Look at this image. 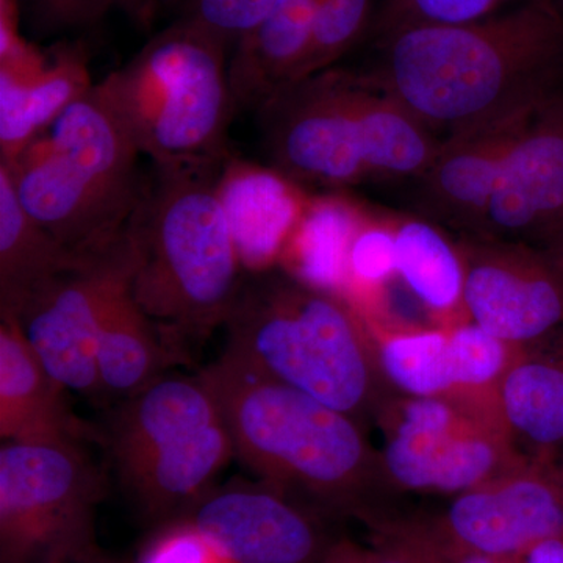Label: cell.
<instances>
[{
    "mask_svg": "<svg viewBox=\"0 0 563 563\" xmlns=\"http://www.w3.org/2000/svg\"><path fill=\"white\" fill-rule=\"evenodd\" d=\"M532 114V113H531ZM528 117L443 140L439 154L415 181L421 218L459 236H481L504 162Z\"/></svg>",
    "mask_w": 563,
    "mask_h": 563,
    "instance_id": "cell-16",
    "label": "cell"
},
{
    "mask_svg": "<svg viewBox=\"0 0 563 563\" xmlns=\"http://www.w3.org/2000/svg\"><path fill=\"white\" fill-rule=\"evenodd\" d=\"M369 525L376 533L366 563H453L454 553L432 521L379 517Z\"/></svg>",
    "mask_w": 563,
    "mask_h": 563,
    "instance_id": "cell-27",
    "label": "cell"
},
{
    "mask_svg": "<svg viewBox=\"0 0 563 563\" xmlns=\"http://www.w3.org/2000/svg\"><path fill=\"white\" fill-rule=\"evenodd\" d=\"M551 462H553L555 474H558L559 479L563 484V453L555 455V457L551 459Z\"/></svg>",
    "mask_w": 563,
    "mask_h": 563,
    "instance_id": "cell-36",
    "label": "cell"
},
{
    "mask_svg": "<svg viewBox=\"0 0 563 563\" xmlns=\"http://www.w3.org/2000/svg\"><path fill=\"white\" fill-rule=\"evenodd\" d=\"M229 47L185 21L158 33L99 88L154 166H220L235 103Z\"/></svg>",
    "mask_w": 563,
    "mask_h": 563,
    "instance_id": "cell-7",
    "label": "cell"
},
{
    "mask_svg": "<svg viewBox=\"0 0 563 563\" xmlns=\"http://www.w3.org/2000/svg\"><path fill=\"white\" fill-rule=\"evenodd\" d=\"M366 70L440 140L520 120L563 92V9L528 0L461 25L377 41Z\"/></svg>",
    "mask_w": 563,
    "mask_h": 563,
    "instance_id": "cell-1",
    "label": "cell"
},
{
    "mask_svg": "<svg viewBox=\"0 0 563 563\" xmlns=\"http://www.w3.org/2000/svg\"><path fill=\"white\" fill-rule=\"evenodd\" d=\"M44 21L68 25L90 18V0H33Z\"/></svg>",
    "mask_w": 563,
    "mask_h": 563,
    "instance_id": "cell-30",
    "label": "cell"
},
{
    "mask_svg": "<svg viewBox=\"0 0 563 563\" xmlns=\"http://www.w3.org/2000/svg\"><path fill=\"white\" fill-rule=\"evenodd\" d=\"M279 0H185L181 20L233 47L269 13Z\"/></svg>",
    "mask_w": 563,
    "mask_h": 563,
    "instance_id": "cell-28",
    "label": "cell"
},
{
    "mask_svg": "<svg viewBox=\"0 0 563 563\" xmlns=\"http://www.w3.org/2000/svg\"><path fill=\"white\" fill-rule=\"evenodd\" d=\"M350 273L368 291L380 290L396 276L393 224L366 225L355 233L350 252Z\"/></svg>",
    "mask_w": 563,
    "mask_h": 563,
    "instance_id": "cell-29",
    "label": "cell"
},
{
    "mask_svg": "<svg viewBox=\"0 0 563 563\" xmlns=\"http://www.w3.org/2000/svg\"><path fill=\"white\" fill-rule=\"evenodd\" d=\"M318 0H279L272 13L236 41L229 58L235 110L261 111L298 79L310 44Z\"/></svg>",
    "mask_w": 563,
    "mask_h": 563,
    "instance_id": "cell-19",
    "label": "cell"
},
{
    "mask_svg": "<svg viewBox=\"0 0 563 563\" xmlns=\"http://www.w3.org/2000/svg\"><path fill=\"white\" fill-rule=\"evenodd\" d=\"M222 357L350 415L366 428L391 395L365 318L342 292L287 272L244 277Z\"/></svg>",
    "mask_w": 563,
    "mask_h": 563,
    "instance_id": "cell-4",
    "label": "cell"
},
{
    "mask_svg": "<svg viewBox=\"0 0 563 563\" xmlns=\"http://www.w3.org/2000/svg\"><path fill=\"white\" fill-rule=\"evenodd\" d=\"M150 3V0H90V18L95 14H101L111 7H120V9L140 11Z\"/></svg>",
    "mask_w": 563,
    "mask_h": 563,
    "instance_id": "cell-33",
    "label": "cell"
},
{
    "mask_svg": "<svg viewBox=\"0 0 563 563\" xmlns=\"http://www.w3.org/2000/svg\"><path fill=\"white\" fill-rule=\"evenodd\" d=\"M62 563H120L110 559L109 555L103 553L101 548L98 550L91 551V553L80 555V558L70 559V561L62 562Z\"/></svg>",
    "mask_w": 563,
    "mask_h": 563,
    "instance_id": "cell-35",
    "label": "cell"
},
{
    "mask_svg": "<svg viewBox=\"0 0 563 563\" xmlns=\"http://www.w3.org/2000/svg\"><path fill=\"white\" fill-rule=\"evenodd\" d=\"M218 166H154L128 221L135 250L131 292L188 361L225 324L244 280Z\"/></svg>",
    "mask_w": 563,
    "mask_h": 563,
    "instance_id": "cell-3",
    "label": "cell"
},
{
    "mask_svg": "<svg viewBox=\"0 0 563 563\" xmlns=\"http://www.w3.org/2000/svg\"><path fill=\"white\" fill-rule=\"evenodd\" d=\"M396 276L433 313L466 320L463 312L465 265L459 244L424 218L393 224Z\"/></svg>",
    "mask_w": 563,
    "mask_h": 563,
    "instance_id": "cell-23",
    "label": "cell"
},
{
    "mask_svg": "<svg viewBox=\"0 0 563 563\" xmlns=\"http://www.w3.org/2000/svg\"><path fill=\"white\" fill-rule=\"evenodd\" d=\"M523 563H563V539H551L537 544L525 555Z\"/></svg>",
    "mask_w": 563,
    "mask_h": 563,
    "instance_id": "cell-32",
    "label": "cell"
},
{
    "mask_svg": "<svg viewBox=\"0 0 563 563\" xmlns=\"http://www.w3.org/2000/svg\"><path fill=\"white\" fill-rule=\"evenodd\" d=\"M510 0H383L374 20L377 41L418 27L470 24L490 18Z\"/></svg>",
    "mask_w": 563,
    "mask_h": 563,
    "instance_id": "cell-26",
    "label": "cell"
},
{
    "mask_svg": "<svg viewBox=\"0 0 563 563\" xmlns=\"http://www.w3.org/2000/svg\"><path fill=\"white\" fill-rule=\"evenodd\" d=\"M87 62L65 51L46 63L21 41L0 57V162L10 163L92 87Z\"/></svg>",
    "mask_w": 563,
    "mask_h": 563,
    "instance_id": "cell-18",
    "label": "cell"
},
{
    "mask_svg": "<svg viewBox=\"0 0 563 563\" xmlns=\"http://www.w3.org/2000/svg\"><path fill=\"white\" fill-rule=\"evenodd\" d=\"M220 402L233 457L262 483L314 510L380 517L379 451L350 415L221 357L201 372Z\"/></svg>",
    "mask_w": 563,
    "mask_h": 563,
    "instance_id": "cell-2",
    "label": "cell"
},
{
    "mask_svg": "<svg viewBox=\"0 0 563 563\" xmlns=\"http://www.w3.org/2000/svg\"><path fill=\"white\" fill-rule=\"evenodd\" d=\"M133 272L135 250L124 228L117 240L90 252L79 265L44 282L14 320L52 376L66 390L95 402L103 401L96 365L99 331Z\"/></svg>",
    "mask_w": 563,
    "mask_h": 563,
    "instance_id": "cell-11",
    "label": "cell"
},
{
    "mask_svg": "<svg viewBox=\"0 0 563 563\" xmlns=\"http://www.w3.org/2000/svg\"><path fill=\"white\" fill-rule=\"evenodd\" d=\"M481 236L543 247L563 242V92L515 135Z\"/></svg>",
    "mask_w": 563,
    "mask_h": 563,
    "instance_id": "cell-15",
    "label": "cell"
},
{
    "mask_svg": "<svg viewBox=\"0 0 563 563\" xmlns=\"http://www.w3.org/2000/svg\"><path fill=\"white\" fill-rule=\"evenodd\" d=\"M369 14L372 0H318L312 44L296 81L332 68L361 38Z\"/></svg>",
    "mask_w": 563,
    "mask_h": 563,
    "instance_id": "cell-25",
    "label": "cell"
},
{
    "mask_svg": "<svg viewBox=\"0 0 563 563\" xmlns=\"http://www.w3.org/2000/svg\"><path fill=\"white\" fill-rule=\"evenodd\" d=\"M141 152L99 85L76 99L9 168L31 217L76 252L117 240L139 203Z\"/></svg>",
    "mask_w": 563,
    "mask_h": 563,
    "instance_id": "cell-6",
    "label": "cell"
},
{
    "mask_svg": "<svg viewBox=\"0 0 563 563\" xmlns=\"http://www.w3.org/2000/svg\"><path fill=\"white\" fill-rule=\"evenodd\" d=\"M185 362L187 358L166 340L157 322L133 299L131 284L118 292L96 343L103 401L131 398L166 376L172 366Z\"/></svg>",
    "mask_w": 563,
    "mask_h": 563,
    "instance_id": "cell-21",
    "label": "cell"
},
{
    "mask_svg": "<svg viewBox=\"0 0 563 563\" xmlns=\"http://www.w3.org/2000/svg\"><path fill=\"white\" fill-rule=\"evenodd\" d=\"M499 407L521 453H563V325L520 347L499 388Z\"/></svg>",
    "mask_w": 563,
    "mask_h": 563,
    "instance_id": "cell-20",
    "label": "cell"
},
{
    "mask_svg": "<svg viewBox=\"0 0 563 563\" xmlns=\"http://www.w3.org/2000/svg\"><path fill=\"white\" fill-rule=\"evenodd\" d=\"M432 525L454 554L523 559L537 544L563 539V484L551 459L459 493Z\"/></svg>",
    "mask_w": 563,
    "mask_h": 563,
    "instance_id": "cell-13",
    "label": "cell"
},
{
    "mask_svg": "<svg viewBox=\"0 0 563 563\" xmlns=\"http://www.w3.org/2000/svg\"><path fill=\"white\" fill-rule=\"evenodd\" d=\"M463 312L514 346L563 325V251L490 236H461Z\"/></svg>",
    "mask_w": 563,
    "mask_h": 563,
    "instance_id": "cell-12",
    "label": "cell"
},
{
    "mask_svg": "<svg viewBox=\"0 0 563 563\" xmlns=\"http://www.w3.org/2000/svg\"><path fill=\"white\" fill-rule=\"evenodd\" d=\"M553 250L563 251V242L561 244H559L558 247H553Z\"/></svg>",
    "mask_w": 563,
    "mask_h": 563,
    "instance_id": "cell-37",
    "label": "cell"
},
{
    "mask_svg": "<svg viewBox=\"0 0 563 563\" xmlns=\"http://www.w3.org/2000/svg\"><path fill=\"white\" fill-rule=\"evenodd\" d=\"M453 563H523V559L492 558L483 554H454Z\"/></svg>",
    "mask_w": 563,
    "mask_h": 563,
    "instance_id": "cell-34",
    "label": "cell"
},
{
    "mask_svg": "<svg viewBox=\"0 0 563 563\" xmlns=\"http://www.w3.org/2000/svg\"><path fill=\"white\" fill-rule=\"evenodd\" d=\"M376 421L385 484L395 492L455 496L531 457L514 443L496 401L391 393Z\"/></svg>",
    "mask_w": 563,
    "mask_h": 563,
    "instance_id": "cell-9",
    "label": "cell"
},
{
    "mask_svg": "<svg viewBox=\"0 0 563 563\" xmlns=\"http://www.w3.org/2000/svg\"><path fill=\"white\" fill-rule=\"evenodd\" d=\"M366 555L368 548L351 540H336L318 563H366Z\"/></svg>",
    "mask_w": 563,
    "mask_h": 563,
    "instance_id": "cell-31",
    "label": "cell"
},
{
    "mask_svg": "<svg viewBox=\"0 0 563 563\" xmlns=\"http://www.w3.org/2000/svg\"><path fill=\"white\" fill-rule=\"evenodd\" d=\"M377 362L391 391L415 398H454L455 358L450 325L388 328L368 322Z\"/></svg>",
    "mask_w": 563,
    "mask_h": 563,
    "instance_id": "cell-24",
    "label": "cell"
},
{
    "mask_svg": "<svg viewBox=\"0 0 563 563\" xmlns=\"http://www.w3.org/2000/svg\"><path fill=\"white\" fill-rule=\"evenodd\" d=\"M177 521L228 563H318L336 542L312 507L262 481L211 487Z\"/></svg>",
    "mask_w": 563,
    "mask_h": 563,
    "instance_id": "cell-14",
    "label": "cell"
},
{
    "mask_svg": "<svg viewBox=\"0 0 563 563\" xmlns=\"http://www.w3.org/2000/svg\"><path fill=\"white\" fill-rule=\"evenodd\" d=\"M99 429L121 487L151 515L195 501L233 457L220 402L201 373L166 374L117 402Z\"/></svg>",
    "mask_w": 563,
    "mask_h": 563,
    "instance_id": "cell-8",
    "label": "cell"
},
{
    "mask_svg": "<svg viewBox=\"0 0 563 563\" xmlns=\"http://www.w3.org/2000/svg\"><path fill=\"white\" fill-rule=\"evenodd\" d=\"M107 481L87 443L0 448V563H62L98 550L96 510Z\"/></svg>",
    "mask_w": 563,
    "mask_h": 563,
    "instance_id": "cell-10",
    "label": "cell"
},
{
    "mask_svg": "<svg viewBox=\"0 0 563 563\" xmlns=\"http://www.w3.org/2000/svg\"><path fill=\"white\" fill-rule=\"evenodd\" d=\"M65 387L41 362L21 325L0 324V437L5 442L101 443V429L70 409Z\"/></svg>",
    "mask_w": 563,
    "mask_h": 563,
    "instance_id": "cell-17",
    "label": "cell"
},
{
    "mask_svg": "<svg viewBox=\"0 0 563 563\" xmlns=\"http://www.w3.org/2000/svg\"><path fill=\"white\" fill-rule=\"evenodd\" d=\"M98 251V250H96ZM92 252V251H91ZM90 252L58 242L20 201L9 168L0 163V317L16 320L36 288L79 265Z\"/></svg>",
    "mask_w": 563,
    "mask_h": 563,
    "instance_id": "cell-22",
    "label": "cell"
},
{
    "mask_svg": "<svg viewBox=\"0 0 563 563\" xmlns=\"http://www.w3.org/2000/svg\"><path fill=\"white\" fill-rule=\"evenodd\" d=\"M257 114L274 169L298 184L413 180L443 144L366 73L321 70L277 92Z\"/></svg>",
    "mask_w": 563,
    "mask_h": 563,
    "instance_id": "cell-5",
    "label": "cell"
},
{
    "mask_svg": "<svg viewBox=\"0 0 563 563\" xmlns=\"http://www.w3.org/2000/svg\"><path fill=\"white\" fill-rule=\"evenodd\" d=\"M558 2H561V3H563V0H558Z\"/></svg>",
    "mask_w": 563,
    "mask_h": 563,
    "instance_id": "cell-38",
    "label": "cell"
}]
</instances>
